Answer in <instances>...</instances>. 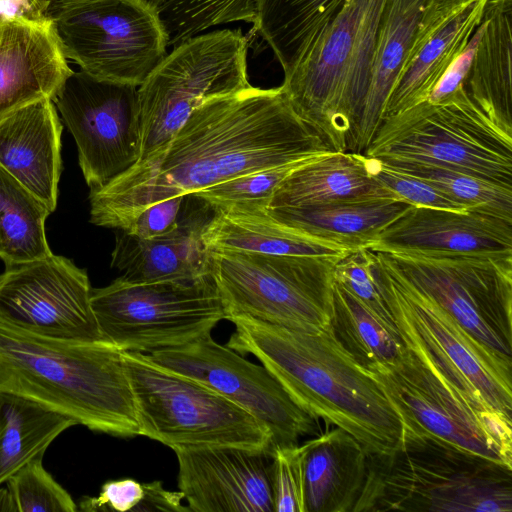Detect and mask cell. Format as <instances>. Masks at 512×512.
Here are the masks:
<instances>
[{"label": "cell", "instance_id": "obj_3", "mask_svg": "<svg viewBox=\"0 0 512 512\" xmlns=\"http://www.w3.org/2000/svg\"><path fill=\"white\" fill-rule=\"evenodd\" d=\"M0 391L33 400L94 432L139 435L123 351L105 341L50 339L0 320Z\"/></svg>", "mask_w": 512, "mask_h": 512}, {"label": "cell", "instance_id": "obj_28", "mask_svg": "<svg viewBox=\"0 0 512 512\" xmlns=\"http://www.w3.org/2000/svg\"><path fill=\"white\" fill-rule=\"evenodd\" d=\"M512 0H488L465 89L500 130L512 136Z\"/></svg>", "mask_w": 512, "mask_h": 512}, {"label": "cell", "instance_id": "obj_25", "mask_svg": "<svg viewBox=\"0 0 512 512\" xmlns=\"http://www.w3.org/2000/svg\"><path fill=\"white\" fill-rule=\"evenodd\" d=\"M362 197L399 199L376 178L373 159L361 153L333 151L292 170L278 184L266 209L313 206Z\"/></svg>", "mask_w": 512, "mask_h": 512}, {"label": "cell", "instance_id": "obj_45", "mask_svg": "<svg viewBox=\"0 0 512 512\" xmlns=\"http://www.w3.org/2000/svg\"><path fill=\"white\" fill-rule=\"evenodd\" d=\"M0 511L17 512V507L8 487L0 488Z\"/></svg>", "mask_w": 512, "mask_h": 512}, {"label": "cell", "instance_id": "obj_10", "mask_svg": "<svg viewBox=\"0 0 512 512\" xmlns=\"http://www.w3.org/2000/svg\"><path fill=\"white\" fill-rule=\"evenodd\" d=\"M43 15L65 57L99 79L138 87L169 47L149 0H54Z\"/></svg>", "mask_w": 512, "mask_h": 512}, {"label": "cell", "instance_id": "obj_43", "mask_svg": "<svg viewBox=\"0 0 512 512\" xmlns=\"http://www.w3.org/2000/svg\"><path fill=\"white\" fill-rule=\"evenodd\" d=\"M481 33L482 20L474 30L465 48L445 70L426 101L440 102L452 96L460 88L465 87L470 65Z\"/></svg>", "mask_w": 512, "mask_h": 512}, {"label": "cell", "instance_id": "obj_41", "mask_svg": "<svg viewBox=\"0 0 512 512\" xmlns=\"http://www.w3.org/2000/svg\"><path fill=\"white\" fill-rule=\"evenodd\" d=\"M144 495V483L135 479L110 480L102 485L97 496L83 497L79 503V509L86 512H137Z\"/></svg>", "mask_w": 512, "mask_h": 512}, {"label": "cell", "instance_id": "obj_46", "mask_svg": "<svg viewBox=\"0 0 512 512\" xmlns=\"http://www.w3.org/2000/svg\"><path fill=\"white\" fill-rule=\"evenodd\" d=\"M149 1L155 3L156 5L159 6L160 4L164 3L166 0H149Z\"/></svg>", "mask_w": 512, "mask_h": 512}, {"label": "cell", "instance_id": "obj_1", "mask_svg": "<svg viewBox=\"0 0 512 512\" xmlns=\"http://www.w3.org/2000/svg\"><path fill=\"white\" fill-rule=\"evenodd\" d=\"M333 151L296 114L281 86L250 85L208 98L165 147L90 190V221L125 231L154 203Z\"/></svg>", "mask_w": 512, "mask_h": 512}, {"label": "cell", "instance_id": "obj_39", "mask_svg": "<svg viewBox=\"0 0 512 512\" xmlns=\"http://www.w3.org/2000/svg\"><path fill=\"white\" fill-rule=\"evenodd\" d=\"M298 445L273 448L274 512H306Z\"/></svg>", "mask_w": 512, "mask_h": 512}, {"label": "cell", "instance_id": "obj_37", "mask_svg": "<svg viewBox=\"0 0 512 512\" xmlns=\"http://www.w3.org/2000/svg\"><path fill=\"white\" fill-rule=\"evenodd\" d=\"M37 456L15 472L6 482L17 512H75L72 496L43 466Z\"/></svg>", "mask_w": 512, "mask_h": 512}, {"label": "cell", "instance_id": "obj_18", "mask_svg": "<svg viewBox=\"0 0 512 512\" xmlns=\"http://www.w3.org/2000/svg\"><path fill=\"white\" fill-rule=\"evenodd\" d=\"M178 488L190 512H274L273 449L178 447Z\"/></svg>", "mask_w": 512, "mask_h": 512}, {"label": "cell", "instance_id": "obj_5", "mask_svg": "<svg viewBox=\"0 0 512 512\" xmlns=\"http://www.w3.org/2000/svg\"><path fill=\"white\" fill-rule=\"evenodd\" d=\"M386 0H345L281 85L296 114L334 151L353 152Z\"/></svg>", "mask_w": 512, "mask_h": 512}, {"label": "cell", "instance_id": "obj_44", "mask_svg": "<svg viewBox=\"0 0 512 512\" xmlns=\"http://www.w3.org/2000/svg\"><path fill=\"white\" fill-rule=\"evenodd\" d=\"M144 486V499L137 512H190L189 507L182 504L184 496L181 491H168L157 480L144 483Z\"/></svg>", "mask_w": 512, "mask_h": 512}, {"label": "cell", "instance_id": "obj_36", "mask_svg": "<svg viewBox=\"0 0 512 512\" xmlns=\"http://www.w3.org/2000/svg\"><path fill=\"white\" fill-rule=\"evenodd\" d=\"M312 158L243 174L192 195L208 203L213 210L231 207L267 208L278 184L292 170Z\"/></svg>", "mask_w": 512, "mask_h": 512}, {"label": "cell", "instance_id": "obj_32", "mask_svg": "<svg viewBox=\"0 0 512 512\" xmlns=\"http://www.w3.org/2000/svg\"><path fill=\"white\" fill-rule=\"evenodd\" d=\"M48 207L0 166V258L5 265L51 255L45 235Z\"/></svg>", "mask_w": 512, "mask_h": 512}, {"label": "cell", "instance_id": "obj_19", "mask_svg": "<svg viewBox=\"0 0 512 512\" xmlns=\"http://www.w3.org/2000/svg\"><path fill=\"white\" fill-rule=\"evenodd\" d=\"M386 253L512 254V220L478 208L410 205L369 248Z\"/></svg>", "mask_w": 512, "mask_h": 512}, {"label": "cell", "instance_id": "obj_23", "mask_svg": "<svg viewBox=\"0 0 512 512\" xmlns=\"http://www.w3.org/2000/svg\"><path fill=\"white\" fill-rule=\"evenodd\" d=\"M62 125L51 99L28 104L0 122V166L52 213L61 173Z\"/></svg>", "mask_w": 512, "mask_h": 512}, {"label": "cell", "instance_id": "obj_48", "mask_svg": "<svg viewBox=\"0 0 512 512\" xmlns=\"http://www.w3.org/2000/svg\"><path fill=\"white\" fill-rule=\"evenodd\" d=\"M41 1L47 3L49 1H54V0H41Z\"/></svg>", "mask_w": 512, "mask_h": 512}, {"label": "cell", "instance_id": "obj_33", "mask_svg": "<svg viewBox=\"0 0 512 512\" xmlns=\"http://www.w3.org/2000/svg\"><path fill=\"white\" fill-rule=\"evenodd\" d=\"M330 326L340 345L366 369L392 361L404 350L395 325L382 320L335 280Z\"/></svg>", "mask_w": 512, "mask_h": 512}, {"label": "cell", "instance_id": "obj_29", "mask_svg": "<svg viewBox=\"0 0 512 512\" xmlns=\"http://www.w3.org/2000/svg\"><path fill=\"white\" fill-rule=\"evenodd\" d=\"M409 206L392 197H362L266 210L288 226L355 250L370 248L380 232Z\"/></svg>", "mask_w": 512, "mask_h": 512}, {"label": "cell", "instance_id": "obj_42", "mask_svg": "<svg viewBox=\"0 0 512 512\" xmlns=\"http://www.w3.org/2000/svg\"><path fill=\"white\" fill-rule=\"evenodd\" d=\"M185 196H174L154 203L136 216L125 232L138 238H153L174 230Z\"/></svg>", "mask_w": 512, "mask_h": 512}, {"label": "cell", "instance_id": "obj_13", "mask_svg": "<svg viewBox=\"0 0 512 512\" xmlns=\"http://www.w3.org/2000/svg\"><path fill=\"white\" fill-rule=\"evenodd\" d=\"M387 254L416 288L512 369V254Z\"/></svg>", "mask_w": 512, "mask_h": 512}, {"label": "cell", "instance_id": "obj_11", "mask_svg": "<svg viewBox=\"0 0 512 512\" xmlns=\"http://www.w3.org/2000/svg\"><path fill=\"white\" fill-rule=\"evenodd\" d=\"M138 86L139 161L165 147L205 100L250 86L241 29L204 32L174 46Z\"/></svg>", "mask_w": 512, "mask_h": 512}, {"label": "cell", "instance_id": "obj_20", "mask_svg": "<svg viewBox=\"0 0 512 512\" xmlns=\"http://www.w3.org/2000/svg\"><path fill=\"white\" fill-rule=\"evenodd\" d=\"M214 210L189 194L182 204L177 227L153 238H138L118 230L111 267L130 283L193 280L210 275L211 251L203 234Z\"/></svg>", "mask_w": 512, "mask_h": 512}, {"label": "cell", "instance_id": "obj_7", "mask_svg": "<svg viewBox=\"0 0 512 512\" xmlns=\"http://www.w3.org/2000/svg\"><path fill=\"white\" fill-rule=\"evenodd\" d=\"M363 155L447 167L512 188V136L484 115L465 87L384 118Z\"/></svg>", "mask_w": 512, "mask_h": 512}, {"label": "cell", "instance_id": "obj_15", "mask_svg": "<svg viewBox=\"0 0 512 512\" xmlns=\"http://www.w3.org/2000/svg\"><path fill=\"white\" fill-rule=\"evenodd\" d=\"M52 101L76 141L90 190L105 186L137 163L138 87L72 71Z\"/></svg>", "mask_w": 512, "mask_h": 512}, {"label": "cell", "instance_id": "obj_47", "mask_svg": "<svg viewBox=\"0 0 512 512\" xmlns=\"http://www.w3.org/2000/svg\"><path fill=\"white\" fill-rule=\"evenodd\" d=\"M7 18L2 14V12L0 11V23L3 22L4 20H6Z\"/></svg>", "mask_w": 512, "mask_h": 512}, {"label": "cell", "instance_id": "obj_38", "mask_svg": "<svg viewBox=\"0 0 512 512\" xmlns=\"http://www.w3.org/2000/svg\"><path fill=\"white\" fill-rule=\"evenodd\" d=\"M334 280L385 322L394 325L372 272V251L359 248L339 258L334 267Z\"/></svg>", "mask_w": 512, "mask_h": 512}, {"label": "cell", "instance_id": "obj_40", "mask_svg": "<svg viewBox=\"0 0 512 512\" xmlns=\"http://www.w3.org/2000/svg\"><path fill=\"white\" fill-rule=\"evenodd\" d=\"M373 161L376 178L400 200L419 207L455 211L468 209L435 186L417 177L396 171L375 159Z\"/></svg>", "mask_w": 512, "mask_h": 512}, {"label": "cell", "instance_id": "obj_14", "mask_svg": "<svg viewBox=\"0 0 512 512\" xmlns=\"http://www.w3.org/2000/svg\"><path fill=\"white\" fill-rule=\"evenodd\" d=\"M367 370L403 426L512 467V421L472 404L405 345Z\"/></svg>", "mask_w": 512, "mask_h": 512}, {"label": "cell", "instance_id": "obj_27", "mask_svg": "<svg viewBox=\"0 0 512 512\" xmlns=\"http://www.w3.org/2000/svg\"><path fill=\"white\" fill-rule=\"evenodd\" d=\"M203 239L210 251L332 258L352 251L288 226L269 215L266 208L214 210Z\"/></svg>", "mask_w": 512, "mask_h": 512}, {"label": "cell", "instance_id": "obj_22", "mask_svg": "<svg viewBox=\"0 0 512 512\" xmlns=\"http://www.w3.org/2000/svg\"><path fill=\"white\" fill-rule=\"evenodd\" d=\"M72 71L44 16L1 22L0 122L28 104L52 100Z\"/></svg>", "mask_w": 512, "mask_h": 512}, {"label": "cell", "instance_id": "obj_21", "mask_svg": "<svg viewBox=\"0 0 512 512\" xmlns=\"http://www.w3.org/2000/svg\"><path fill=\"white\" fill-rule=\"evenodd\" d=\"M488 0H434L389 94L382 120L426 101L482 20Z\"/></svg>", "mask_w": 512, "mask_h": 512}, {"label": "cell", "instance_id": "obj_26", "mask_svg": "<svg viewBox=\"0 0 512 512\" xmlns=\"http://www.w3.org/2000/svg\"><path fill=\"white\" fill-rule=\"evenodd\" d=\"M433 2L434 0H386L353 152L363 154L372 141L382 121L389 94L407 60L419 26Z\"/></svg>", "mask_w": 512, "mask_h": 512}, {"label": "cell", "instance_id": "obj_16", "mask_svg": "<svg viewBox=\"0 0 512 512\" xmlns=\"http://www.w3.org/2000/svg\"><path fill=\"white\" fill-rule=\"evenodd\" d=\"M148 356L160 366L206 385L252 415L271 434L273 448L295 446L301 437L316 434L317 419L298 406L263 365L219 344L211 334Z\"/></svg>", "mask_w": 512, "mask_h": 512}, {"label": "cell", "instance_id": "obj_4", "mask_svg": "<svg viewBox=\"0 0 512 512\" xmlns=\"http://www.w3.org/2000/svg\"><path fill=\"white\" fill-rule=\"evenodd\" d=\"M511 512L512 467L403 426L388 454H367L354 512Z\"/></svg>", "mask_w": 512, "mask_h": 512}, {"label": "cell", "instance_id": "obj_8", "mask_svg": "<svg viewBox=\"0 0 512 512\" xmlns=\"http://www.w3.org/2000/svg\"><path fill=\"white\" fill-rule=\"evenodd\" d=\"M139 435L178 447L271 448L269 431L206 385L170 371L148 354L123 351Z\"/></svg>", "mask_w": 512, "mask_h": 512}, {"label": "cell", "instance_id": "obj_30", "mask_svg": "<svg viewBox=\"0 0 512 512\" xmlns=\"http://www.w3.org/2000/svg\"><path fill=\"white\" fill-rule=\"evenodd\" d=\"M76 421L45 406L0 391V485L37 456Z\"/></svg>", "mask_w": 512, "mask_h": 512}, {"label": "cell", "instance_id": "obj_2", "mask_svg": "<svg viewBox=\"0 0 512 512\" xmlns=\"http://www.w3.org/2000/svg\"><path fill=\"white\" fill-rule=\"evenodd\" d=\"M235 331L227 346L252 354L312 417L351 434L368 455L392 452L403 424L369 370L340 345L331 326L288 328L245 315L226 318Z\"/></svg>", "mask_w": 512, "mask_h": 512}, {"label": "cell", "instance_id": "obj_6", "mask_svg": "<svg viewBox=\"0 0 512 512\" xmlns=\"http://www.w3.org/2000/svg\"><path fill=\"white\" fill-rule=\"evenodd\" d=\"M371 251L376 285L403 344L472 404L512 421V369L416 288L387 253Z\"/></svg>", "mask_w": 512, "mask_h": 512}, {"label": "cell", "instance_id": "obj_12", "mask_svg": "<svg viewBox=\"0 0 512 512\" xmlns=\"http://www.w3.org/2000/svg\"><path fill=\"white\" fill-rule=\"evenodd\" d=\"M91 307L103 341L147 354L211 334L226 318L211 274L149 283L119 277L92 289Z\"/></svg>", "mask_w": 512, "mask_h": 512}, {"label": "cell", "instance_id": "obj_9", "mask_svg": "<svg viewBox=\"0 0 512 512\" xmlns=\"http://www.w3.org/2000/svg\"><path fill=\"white\" fill-rule=\"evenodd\" d=\"M211 252L210 274L226 318L245 315L313 332L330 326L339 258Z\"/></svg>", "mask_w": 512, "mask_h": 512}, {"label": "cell", "instance_id": "obj_17", "mask_svg": "<svg viewBox=\"0 0 512 512\" xmlns=\"http://www.w3.org/2000/svg\"><path fill=\"white\" fill-rule=\"evenodd\" d=\"M85 269L63 256L6 266L0 274V320L50 339L103 341Z\"/></svg>", "mask_w": 512, "mask_h": 512}, {"label": "cell", "instance_id": "obj_31", "mask_svg": "<svg viewBox=\"0 0 512 512\" xmlns=\"http://www.w3.org/2000/svg\"><path fill=\"white\" fill-rule=\"evenodd\" d=\"M345 0H256L254 27L272 49L284 76Z\"/></svg>", "mask_w": 512, "mask_h": 512}, {"label": "cell", "instance_id": "obj_24", "mask_svg": "<svg viewBox=\"0 0 512 512\" xmlns=\"http://www.w3.org/2000/svg\"><path fill=\"white\" fill-rule=\"evenodd\" d=\"M306 512H354L367 475V453L339 427L298 445Z\"/></svg>", "mask_w": 512, "mask_h": 512}, {"label": "cell", "instance_id": "obj_34", "mask_svg": "<svg viewBox=\"0 0 512 512\" xmlns=\"http://www.w3.org/2000/svg\"><path fill=\"white\" fill-rule=\"evenodd\" d=\"M379 162L435 186L466 208L486 210L512 220L511 187L442 166L405 161Z\"/></svg>", "mask_w": 512, "mask_h": 512}, {"label": "cell", "instance_id": "obj_35", "mask_svg": "<svg viewBox=\"0 0 512 512\" xmlns=\"http://www.w3.org/2000/svg\"><path fill=\"white\" fill-rule=\"evenodd\" d=\"M168 46L218 25L254 23L256 0H166L158 6Z\"/></svg>", "mask_w": 512, "mask_h": 512}]
</instances>
